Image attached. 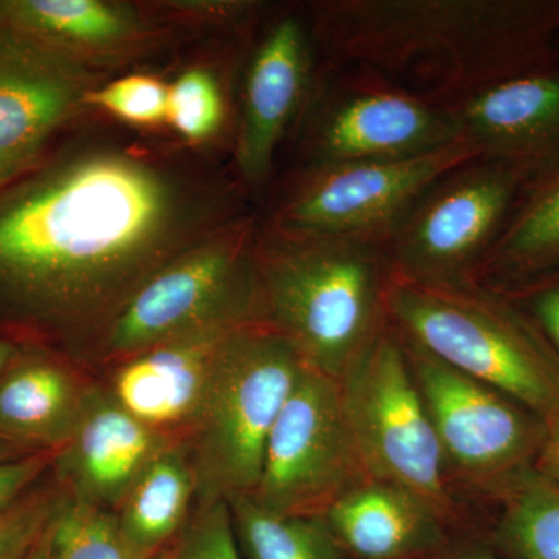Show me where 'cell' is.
<instances>
[{"instance_id":"obj_1","label":"cell","mask_w":559,"mask_h":559,"mask_svg":"<svg viewBox=\"0 0 559 559\" xmlns=\"http://www.w3.org/2000/svg\"><path fill=\"white\" fill-rule=\"evenodd\" d=\"M197 230L198 202L171 171L123 150L83 151L0 197V300L55 325L110 322L210 235Z\"/></svg>"},{"instance_id":"obj_2","label":"cell","mask_w":559,"mask_h":559,"mask_svg":"<svg viewBox=\"0 0 559 559\" xmlns=\"http://www.w3.org/2000/svg\"><path fill=\"white\" fill-rule=\"evenodd\" d=\"M310 27L325 68L443 108L559 62V0H326Z\"/></svg>"},{"instance_id":"obj_3","label":"cell","mask_w":559,"mask_h":559,"mask_svg":"<svg viewBox=\"0 0 559 559\" xmlns=\"http://www.w3.org/2000/svg\"><path fill=\"white\" fill-rule=\"evenodd\" d=\"M393 270L385 242L259 229L257 320L305 366L340 380L389 325Z\"/></svg>"},{"instance_id":"obj_4","label":"cell","mask_w":559,"mask_h":559,"mask_svg":"<svg viewBox=\"0 0 559 559\" xmlns=\"http://www.w3.org/2000/svg\"><path fill=\"white\" fill-rule=\"evenodd\" d=\"M388 318L404 341L521 401L547 425L559 418V356L503 290L393 275Z\"/></svg>"},{"instance_id":"obj_5","label":"cell","mask_w":559,"mask_h":559,"mask_svg":"<svg viewBox=\"0 0 559 559\" xmlns=\"http://www.w3.org/2000/svg\"><path fill=\"white\" fill-rule=\"evenodd\" d=\"M304 367L296 348L260 320L230 334L182 441L197 503L255 491L271 430Z\"/></svg>"},{"instance_id":"obj_6","label":"cell","mask_w":559,"mask_h":559,"mask_svg":"<svg viewBox=\"0 0 559 559\" xmlns=\"http://www.w3.org/2000/svg\"><path fill=\"white\" fill-rule=\"evenodd\" d=\"M337 382L370 479L430 500L463 535H484L487 507L466 498L452 481L406 348L390 323Z\"/></svg>"},{"instance_id":"obj_7","label":"cell","mask_w":559,"mask_h":559,"mask_svg":"<svg viewBox=\"0 0 559 559\" xmlns=\"http://www.w3.org/2000/svg\"><path fill=\"white\" fill-rule=\"evenodd\" d=\"M255 221L242 216L154 272L106 330L110 355L135 353L221 320H257Z\"/></svg>"},{"instance_id":"obj_8","label":"cell","mask_w":559,"mask_h":559,"mask_svg":"<svg viewBox=\"0 0 559 559\" xmlns=\"http://www.w3.org/2000/svg\"><path fill=\"white\" fill-rule=\"evenodd\" d=\"M401 341L452 481L487 506L503 484L535 468L547 423L513 396Z\"/></svg>"},{"instance_id":"obj_9","label":"cell","mask_w":559,"mask_h":559,"mask_svg":"<svg viewBox=\"0 0 559 559\" xmlns=\"http://www.w3.org/2000/svg\"><path fill=\"white\" fill-rule=\"evenodd\" d=\"M525 190L516 171L484 157L448 173L390 235L393 275L425 285L476 283Z\"/></svg>"},{"instance_id":"obj_10","label":"cell","mask_w":559,"mask_h":559,"mask_svg":"<svg viewBox=\"0 0 559 559\" xmlns=\"http://www.w3.org/2000/svg\"><path fill=\"white\" fill-rule=\"evenodd\" d=\"M477 157L476 148L457 140L411 159L305 168L270 226L286 234L388 245L390 235L433 183Z\"/></svg>"},{"instance_id":"obj_11","label":"cell","mask_w":559,"mask_h":559,"mask_svg":"<svg viewBox=\"0 0 559 559\" xmlns=\"http://www.w3.org/2000/svg\"><path fill=\"white\" fill-rule=\"evenodd\" d=\"M304 131L305 168L411 159L460 140L450 109L366 73L331 68L308 102Z\"/></svg>"},{"instance_id":"obj_12","label":"cell","mask_w":559,"mask_h":559,"mask_svg":"<svg viewBox=\"0 0 559 559\" xmlns=\"http://www.w3.org/2000/svg\"><path fill=\"white\" fill-rule=\"evenodd\" d=\"M367 480L340 382L305 366L271 430L253 498L278 513L322 516Z\"/></svg>"},{"instance_id":"obj_13","label":"cell","mask_w":559,"mask_h":559,"mask_svg":"<svg viewBox=\"0 0 559 559\" xmlns=\"http://www.w3.org/2000/svg\"><path fill=\"white\" fill-rule=\"evenodd\" d=\"M97 86L86 62L0 20V186L36 164Z\"/></svg>"},{"instance_id":"obj_14","label":"cell","mask_w":559,"mask_h":559,"mask_svg":"<svg viewBox=\"0 0 559 559\" xmlns=\"http://www.w3.org/2000/svg\"><path fill=\"white\" fill-rule=\"evenodd\" d=\"M459 138L527 189L559 171V62L511 76L448 108Z\"/></svg>"},{"instance_id":"obj_15","label":"cell","mask_w":559,"mask_h":559,"mask_svg":"<svg viewBox=\"0 0 559 559\" xmlns=\"http://www.w3.org/2000/svg\"><path fill=\"white\" fill-rule=\"evenodd\" d=\"M314 47L310 22L286 14L250 55L235 142L238 171L250 186L270 179L283 135L310 102Z\"/></svg>"},{"instance_id":"obj_16","label":"cell","mask_w":559,"mask_h":559,"mask_svg":"<svg viewBox=\"0 0 559 559\" xmlns=\"http://www.w3.org/2000/svg\"><path fill=\"white\" fill-rule=\"evenodd\" d=\"M175 441L131 415L109 389L91 385L72 436L55 452L62 495L114 511L143 469Z\"/></svg>"},{"instance_id":"obj_17","label":"cell","mask_w":559,"mask_h":559,"mask_svg":"<svg viewBox=\"0 0 559 559\" xmlns=\"http://www.w3.org/2000/svg\"><path fill=\"white\" fill-rule=\"evenodd\" d=\"M250 320H221L128 356L109 392L131 415L176 437L200 407L226 341Z\"/></svg>"},{"instance_id":"obj_18","label":"cell","mask_w":559,"mask_h":559,"mask_svg":"<svg viewBox=\"0 0 559 559\" xmlns=\"http://www.w3.org/2000/svg\"><path fill=\"white\" fill-rule=\"evenodd\" d=\"M347 559H439L463 535L430 500L367 480L322 514Z\"/></svg>"},{"instance_id":"obj_19","label":"cell","mask_w":559,"mask_h":559,"mask_svg":"<svg viewBox=\"0 0 559 559\" xmlns=\"http://www.w3.org/2000/svg\"><path fill=\"white\" fill-rule=\"evenodd\" d=\"M90 389L55 360L11 362L0 377V436L55 454L72 436Z\"/></svg>"},{"instance_id":"obj_20","label":"cell","mask_w":559,"mask_h":559,"mask_svg":"<svg viewBox=\"0 0 559 559\" xmlns=\"http://www.w3.org/2000/svg\"><path fill=\"white\" fill-rule=\"evenodd\" d=\"M0 20L83 62L123 49L142 33L131 10L102 0H11L0 2Z\"/></svg>"},{"instance_id":"obj_21","label":"cell","mask_w":559,"mask_h":559,"mask_svg":"<svg viewBox=\"0 0 559 559\" xmlns=\"http://www.w3.org/2000/svg\"><path fill=\"white\" fill-rule=\"evenodd\" d=\"M193 503L197 479L178 440L143 469L114 511L132 546L156 558L186 527Z\"/></svg>"},{"instance_id":"obj_22","label":"cell","mask_w":559,"mask_h":559,"mask_svg":"<svg viewBox=\"0 0 559 559\" xmlns=\"http://www.w3.org/2000/svg\"><path fill=\"white\" fill-rule=\"evenodd\" d=\"M559 270V171L530 187L476 282L511 289Z\"/></svg>"},{"instance_id":"obj_23","label":"cell","mask_w":559,"mask_h":559,"mask_svg":"<svg viewBox=\"0 0 559 559\" xmlns=\"http://www.w3.org/2000/svg\"><path fill=\"white\" fill-rule=\"evenodd\" d=\"M485 539L500 559H559V487L535 468L487 500Z\"/></svg>"},{"instance_id":"obj_24","label":"cell","mask_w":559,"mask_h":559,"mask_svg":"<svg viewBox=\"0 0 559 559\" xmlns=\"http://www.w3.org/2000/svg\"><path fill=\"white\" fill-rule=\"evenodd\" d=\"M226 502L238 546L248 559H347L323 516L278 513L252 495Z\"/></svg>"},{"instance_id":"obj_25","label":"cell","mask_w":559,"mask_h":559,"mask_svg":"<svg viewBox=\"0 0 559 559\" xmlns=\"http://www.w3.org/2000/svg\"><path fill=\"white\" fill-rule=\"evenodd\" d=\"M53 559H154L132 546L116 511L62 495L49 524Z\"/></svg>"},{"instance_id":"obj_26","label":"cell","mask_w":559,"mask_h":559,"mask_svg":"<svg viewBox=\"0 0 559 559\" xmlns=\"http://www.w3.org/2000/svg\"><path fill=\"white\" fill-rule=\"evenodd\" d=\"M224 117L223 91L207 70H186L168 87L165 123L187 142L200 143L213 138L223 127Z\"/></svg>"},{"instance_id":"obj_27","label":"cell","mask_w":559,"mask_h":559,"mask_svg":"<svg viewBox=\"0 0 559 559\" xmlns=\"http://www.w3.org/2000/svg\"><path fill=\"white\" fill-rule=\"evenodd\" d=\"M168 87L154 76L128 75L95 87L86 103L124 123L157 127L167 120Z\"/></svg>"},{"instance_id":"obj_28","label":"cell","mask_w":559,"mask_h":559,"mask_svg":"<svg viewBox=\"0 0 559 559\" xmlns=\"http://www.w3.org/2000/svg\"><path fill=\"white\" fill-rule=\"evenodd\" d=\"M164 559H241L229 503H197Z\"/></svg>"},{"instance_id":"obj_29","label":"cell","mask_w":559,"mask_h":559,"mask_svg":"<svg viewBox=\"0 0 559 559\" xmlns=\"http://www.w3.org/2000/svg\"><path fill=\"white\" fill-rule=\"evenodd\" d=\"M62 492L32 491L0 513V559H25L50 524Z\"/></svg>"},{"instance_id":"obj_30","label":"cell","mask_w":559,"mask_h":559,"mask_svg":"<svg viewBox=\"0 0 559 559\" xmlns=\"http://www.w3.org/2000/svg\"><path fill=\"white\" fill-rule=\"evenodd\" d=\"M499 290L527 312L559 356V270L516 288Z\"/></svg>"},{"instance_id":"obj_31","label":"cell","mask_w":559,"mask_h":559,"mask_svg":"<svg viewBox=\"0 0 559 559\" xmlns=\"http://www.w3.org/2000/svg\"><path fill=\"white\" fill-rule=\"evenodd\" d=\"M51 460L50 452H36L0 462V513L24 498Z\"/></svg>"},{"instance_id":"obj_32","label":"cell","mask_w":559,"mask_h":559,"mask_svg":"<svg viewBox=\"0 0 559 559\" xmlns=\"http://www.w3.org/2000/svg\"><path fill=\"white\" fill-rule=\"evenodd\" d=\"M535 469L559 487V418L547 425V436L536 457Z\"/></svg>"},{"instance_id":"obj_33","label":"cell","mask_w":559,"mask_h":559,"mask_svg":"<svg viewBox=\"0 0 559 559\" xmlns=\"http://www.w3.org/2000/svg\"><path fill=\"white\" fill-rule=\"evenodd\" d=\"M439 559H500L485 536H462Z\"/></svg>"},{"instance_id":"obj_34","label":"cell","mask_w":559,"mask_h":559,"mask_svg":"<svg viewBox=\"0 0 559 559\" xmlns=\"http://www.w3.org/2000/svg\"><path fill=\"white\" fill-rule=\"evenodd\" d=\"M25 559H53V557H51L49 525L44 530L43 535H40V538L36 540L31 554H28Z\"/></svg>"},{"instance_id":"obj_35","label":"cell","mask_w":559,"mask_h":559,"mask_svg":"<svg viewBox=\"0 0 559 559\" xmlns=\"http://www.w3.org/2000/svg\"><path fill=\"white\" fill-rule=\"evenodd\" d=\"M14 347L10 342L0 341V377L9 369L10 364L13 362Z\"/></svg>"},{"instance_id":"obj_36","label":"cell","mask_w":559,"mask_h":559,"mask_svg":"<svg viewBox=\"0 0 559 559\" xmlns=\"http://www.w3.org/2000/svg\"><path fill=\"white\" fill-rule=\"evenodd\" d=\"M14 452H16V447L0 436V462H3V460L14 459Z\"/></svg>"}]
</instances>
